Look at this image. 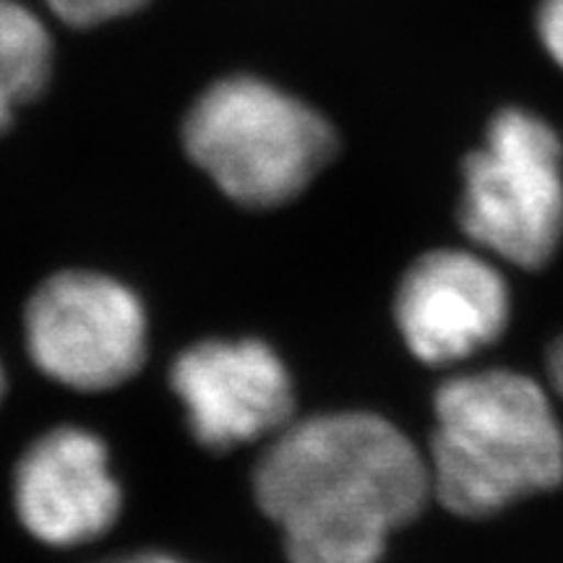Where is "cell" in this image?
<instances>
[{"mask_svg":"<svg viewBox=\"0 0 563 563\" xmlns=\"http://www.w3.org/2000/svg\"><path fill=\"white\" fill-rule=\"evenodd\" d=\"M253 493L290 563H378L433 485L426 456L382 415L329 412L282 428Z\"/></svg>","mask_w":563,"mask_h":563,"instance_id":"cell-1","label":"cell"},{"mask_svg":"<svg viewBox=\"0 0 563 563\" xmlns=\"http://www.w3.org/2000/svg\"><path fill=\"white\" fill-rule=\"evenodd\" d=\"M433 496L481 519L563 483V428L543 386L490 368L449 378L433 399Z\"/></svg>","mask_w":563,"mask_h":563,"instance_id":"cell-2","label":"cell"},{"mask_svg":"<svg viewBox=\"0 0 563 563\" xmlns=\"http://www.w3.org/2000/svg\"><path fill=\"white\" fill-rule=\"evenodd\" d=\"M183 146L232 201L287 203L336 152L332 123L308 102L253 74L209 84L183 121Z\"/></svg>","mask_w":563,"mask_h":563,"instance_id":"cell-3","label":"cell"},{"mask_svg":"<svg viewBox=\"0 0 563 563\" xmlns=\"http://www.w3.org/2000/svg\"><path fill=\"white\" fill-rule=\"evenodd\" d=\"M460 222L477 251L514 266H545L563 241V144L522 108L493 118L464 162Z\"/></svg>","mask_w":563,"mask_h":563,"instance_id":"cell-4","label":"cell"},{"mask_svg":"<svg viewBox=\"0 0 563 563\" xmlns=\"http://www.w3.org/2000/svg\"><path fill=\"white\" fill-rule=\"evenodd\" d=\"M24 329L34 365L79 391L129 382L146 357L144 306L108 274H53L26 302Z\"/></svg>","mask_w":563,"mask_h":563,"instance_id":"cell-5","label":"cell"},{"mask_svg":"<svg viewBox=\"0 0 563 563\" xmlns=\"http://www.w3.org/2000/svg\"><path fill=\"white\" fill-rule=\"evenodd\" d=\"M394 319L418 361L454 365L501 340L511 292L483 251H431L399 282Z\"/></svg>","mask_w":563,"mask_h":563,"instance_id":"cell-6","label":"cell"},{"mask_svg":"<svg viewBox=\"0 0 563 563\" xmlns=\"http://www.w3.org/2000/svg\"><path fill=\"white\" fill-rule=\"evenodd\" d=\"M170 386L188 426L209 449L282 431L295 410L290 373L262 340H203L173 363Z\"/></svg>","mask_w":563,"mask_h":563,"instance_id":"cell-7","label":"cell"},{"mask_svg":"<svg viewBox=\"0 0 563 563\" xmlns=\"http://www.w3.org/2000/svg\"><path fill=\"white\" fill-rule=\"evenodd\" d=\"M13 504L21 525L47 545L70 548L100 538L123 504L108 446L74 426L40 435L16 464Z\"/></svg>","mask_w":563,"mask_h":563,"instance_id":"cell-8","label":"cell"},{"mask_svg":"<svg viewBox=\"0 0 563 563\" xmlns=\"http://www.w3.org/2000/svg\"><path fill=\"white\" fill-rule=\"evenodd\" d=\"M53 63V34L45 21L19 0H0V133L47 89Z\"/></svg>","mask_w":563,"mask_h":563,"instance_id":"cell-9","label":"cell"},{"mask_svg":"<svg viewBox=\"0 0 563 563\" xmlns=\"http://www.w3.org/2000/svg\"><path fill=\"white\" fill-rule=\"evenodd\" d=\"M45 3L63 24L74 26V30H91V26L133 16L146 9L152 0H45Z\"/></svg>","mask_w":563,"mask_h":563,"instance_id":"cell-10","label":"cell"},{"mask_svg":"<svg viewBox=\"0 0 563 563\" xmlns=\"http://www.w3.org/2000/svg\"><path fill=\"white\" fill-rule=\"evenodd\" d=\"M538 34L545 53L553 63L563 68V0H540L538 9Z\"/></svg>","mask_w":563,"mask_h":563,"instance_id":"cell-11","label":"cell"},{"mask_svg":"<svg viewBox=\"0 0 563 563\" xmlns=\"http://www.w3.org/2000/svg\"><path fill=\"white\" fill-rule=\"evenodd\" d=\"M548 371H551V382L555 391L563 397V336L551 347V355H548Z\"/></svg>","mask_w":563,"mask_h":563,"instance_id":"cell-12","label":"cell"},{"mask_svg":"<svg viewBox=\"0 0 563 563\" xmlns=\"http://www.w3.org/2000/svg\"><path fill=\"white\" fill-rule=\"evenodd\" d=\"M115 563H183V561L173 559V555H167V553L144 551V553H133V555H129V559H121Z\"/></svg>","mask_w":563,"mask_h":563,"instance_id":"cell-13","label":"cell"},{"mask_svg":"<svg viewBox=\"0 0 563 563\" xmlns=\"http://www.w3.org/2000/svg\"><path fill=\"white\" fill-rule=\"evenodd\" d=\"M3 391H5V376H3V368H0V399H3Z\"/></svg>","mask_w":563,"mask_h":563,"instance_id":"cell-14","label":"cell"}]
</instances>
